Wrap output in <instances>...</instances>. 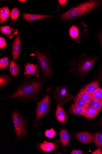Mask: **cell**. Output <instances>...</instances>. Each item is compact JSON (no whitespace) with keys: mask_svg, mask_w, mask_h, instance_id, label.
<instances>
[{"mask_svg":"<svg viewBox=\"0 0 102 154\" xmlns=\"http://www.w3.org/2000/svg\"><path fill=\"white\" fill-rule=\"evenodd\" d=\"M45 81L39 79L25 77L21 80L12 94L3 100L16 99L22 103L36 101L38 98L43 95V91Z\"/></svg>","mask_w":102,"mask_h":154,"instance_id":"obj_1","label":"cell"},{"mask_svg":"<svg viewBox=\"0 0 102 154\" xmlns=\"http://www.w3.org/2000/svg\"><path fill=\"white\" fill-rule=\"evenodd\" d=\"M99 58L98 56H90L82 52L78 58L74 59L70 62L68 72L83 79L86 77Z\"/></svg>","mask_w":102,"mask_h":154,"instance_id":"obj_2","label":"cell"},{"mask_svg":"<svg viewBox=\"0 0 102 154\" xmlns=\"http://www.w3.org/2000/svg\"><path fill=\"white\" fill-rule=\"evenodd\" d=\"M102 4V1L92 0L84 2L62 14L60 19L68 21L79 18L98 8Z\"/></svg>","mask_w":102,"mask_h":154,"instance_id":"obj_3","label":"cell"},{"mask_svg":"<svg viewBox=\"0 0 102 154\" xmlns=\"http://www.w3.org/2000/svg\"><path fill=\"white\" fill-rule=\"evenodd\" d=\"M34 50L36 58L41 70V78L45 82L51 79L53 76V70L49 56L34 47Z\"/></svg>","mask_w":102,"mask_h":154,"instance_id":"obj_4","label":"cell"},{"mask_svg":"<svg viewBox=\"0 0 102 154\" xmlns=\"http://www.w3.org/2000/svg\"><path fill=\"white\" fill-rule=\"evenodd\" d=\"M12 121L15 128L17 142L26 137L28 132L27 123L26 119L19 112L17 109L14 108L12 111Z\"/></svg>","mask_w":102,"mask_h":154,"instance_id":"obj_5","label":"cell"},{"mask_svg":"<svg viewBox=\"0 0 102 154\" xmlns=\"http://www.w3.org/2000/svg\"><path fill=\"white\" fill-rule=\"evenodd\" d=\"M50 89H47V93L44 96L42 99L37 103L36 109V116L34 120V125L36 128L41 125V119L49 112L50 108L51 99Z\"/></svg>","mask_w":102,"mask_h":154,"instance_id":"obj_6","label":"cell"},{"mask_svg":"<svg viewBox=\"0 0 102 154\" xmlns=\"http://www.w3.org/2000/svg\"><path fill=\"white\" fill-rule=\"evenodd\" d=\"M53 94L55 103L57 105H64L73 98V96L70 90L65 86L55 87Z\"/></svg>","mask_w":102,"mask_h":154,"instance_id":"obj_7","label":"cell"},{"mask_svg":"<svg viewBox=\"0 0 102 154\" xmlns=\"http://www.w3.org/2000/svg\"><path fill=\"white\" fill-rule=\"evenodd\" d=\"M22 48L20 34H19L14 40L12 47V56L13 60L17 61L19 58Z\"/></svg>","mask_w":102,"mask_h":154,"instance_id":"obj_8","label":"cell"},{"mask_svg":"<svg viewBox=\"0 0 102 154\" xmlns=\"http://www.w3.org/2000/svg\"><path fill=\"white\" fill-rule=\"evenodd\" d=\"M25 21L31 22L42 19H46L53 18L55 16L46 15H38L30 13H24L21 15Z\"/></svg>","mask_w":102,"mask_h":154,"instance_id":"obj_9","label":"cell"},{"mask_svg":"<svg viewBox=\"0 0 102 154\" xmlns=\"http://www.w3.org/2000/svg\"><path fill=\"white\" fill-rule=\"evenodd\" d=\"M76 136L79 140L83 143L89 144L93 142V135L92 133L83 132L77 134Z\"/></svg>","mask_w":102,"mask_h":154,"instance_id":"obj_10","label":"cell"},{"mask_svg":"<svg viewBox=\"0 0 102 154\" xmlns=\"http://www.w3.org/2000/svg\"><path fill=\"white\" fill-rule=\"evenodd\" d=\"M56 117L58 121L62 123H65L67 115L64 108L60 105H57L55 113Z\"/></svg>","mask_w":102,"mask_h":154,"instance_id":"obj_11","label":"cell"},{"mask_svg":"<svg viewBox=\"0 0 102 154\" xmlns=\"http://www.w3.org/2000/svg\"><path fill=\"white\" fill-rule=\"evenodd\" d=\"M21 70L20 65L13 60H11L9 71L11 75L14 77L17 76L19 74Z\"/></svg>","mask_w":102,"mask_h":154,"instance_id":"obj_12","label":"cell"},{"mask_svg":"<svg viewBox=\"0 0 102 154\" xmlns=\"http://www.w3.org/2000/svg\"><path fill=\"white\" fill-rule=\"evenodd\" d=\"M76 96L89 105L90 104L92 100V94L85 90L84 87L81 90Z\"/></svg>","mask_w":102,"mask_h":154,"instance_id":"obj_13","label":"cell"},{"mask_svg":"<svg viewBox=\"0 0 102 154\" xmlns=\"http://www.w3.org/2000/svg\"><path fill=\"white\" fill-rule=\"evenodd\" d=\"M57 146V145L55 143L47 141H44L37 145L38 149L45 152L51 151L56 148Z\"/></svg>","mask_w":102,"mask_h":154,"instance_id":"obj_14","label":"cell"},{"mask_svg":"<svg viewBox=\"0 0 102 154\" xmlns=\"http://www.w3.org/2000/svg\"><path fill=\"white\" fill-rule=\"evenodd\" d=\"M99 113V111L94 107L89 106L82 115L84 117L89 119L95 118Z\"/></svg>","mask_w":102,"mask_h":154,"instance_id":"obj_15","label":"cell"},{"mask_svg":"<svg viewBox=\"0 0 102 154\" xmlns=\"http://www.w3.org/2000/svg\"><path fill=\"white\" fill-rule=\"evenodd\" d=\"M13 79L9 74H1L0 75V89L1 90L6 88L11 84Z\"/></svg>","mask_w":102,"mask_h":154,"instance_id":"obj_16","label":"cell"},{"mask_svg":"<svg viewBox=\"0 0 102 154\" xmlns=\"http://www.w3.org/2000/svg\"><path fill=\"white\" fill-rule=\"evenodd\" d=\"M61 143L63 147H66L68 145L70 139V136L68 131L65 129L62 130L60 132Z\"/></svg>","mask_w":102,"mask_h":154,"instance_id":"obj_17","label":"cell"},{"mask_svg":"<svg viewBox=\"0 0 102 154\" xmlns=\"http://www.w3.org/2000/svg\"><path fill=\"white\" fill-rule=\"evenodd\" d=\"M0 29L3 34L6 35L10 38H12L14 35H17L18 33V30L8 26H2Z\"/></svg>","mask_w":102,"mask_h":154,"instance_id":"obj_18","label":"cell"},{"mask_svg":"<svg viewBox=\"0 0 102 154\" xmlns=\"http://www.w3.org/2000/svg\"><path fill=\"white\" fill-rule=\"evenodd\" d=\"M37 67L36 65L28 63L25 66V73L27 76L35 75L36 73Z\"/></svg>","mask_w":102,"mask_h":154,"instance_id":"obj_19","label":"cell"},{"mask_svg":"<svg viewBox=\"0 0 102 154\" xmlns=\"http://www.w3.org/2000/svg\"><path fill=\"white\" fill-rule=\"evenodd\" d=\"M69 34L70 37L74 40L77 39L80 35L79 27L76 25H72L69 28Z\"/></svg>","mask_w":102,"mask_h":154,"instance_id":"obj_20","label":"cell"},{"mask_svg":"<svg viewBox=\"0 0 102 154\" xmlns=\"http://www.w3.org/2000/svg\"><path fill=\"white\" fill-rule=\"evenodd\" d=\"M10 15V10L7 7H4L1 9L0 18L1 23L7 21Z\"/></svg>","mask_w":102,"mask_h":154,"instance_id":"obj_21","label":"cell"},{"mask_svg":"<svg viewBox=\"0 0 102 154\" xmlns=\"http://www.w3.org/2000/svg\"><path fill=\"white\" fill-rule=\"evenodd\" d=\"M86 109L72 104L69 108L68 111L70 114L73 115H82Z\"/></svg>","mask_w":102,"mask_h":154,"instance_id":"obj_22","label":"cell"},{"mask_svg":"<svg viewBox=\"0 0 102 154\" xmlns=\"http://www.w3.org/2000/svg\"><path fill=\"white\" fill-rule=\"evenodd\" d=\"M99 80L94 81L87 85L84 88L85 89L92 94L97 89L99 88Z\"/></svg>","mask_w":102,"mask_h":154,"instance_id":"obj_23","label":"cell"},{"mask_svg":"<svg viewBox=\"0 0 102 154\" xmlns=\"http://www.w3.org/2000/svg\"><path fill=\"white\" fill-rule=\"evenodd\" d=\"M75 104L80 107L86 109L90 105L86 103L80 98L76 96L74 98Z\"/></svg>","mask_w":102,"mask_h":154,"instance_id":"obj_24","label":"cell"},{"mask_svg":"<svg viewBox=\"0 0 102 154\" xmlns=\"http://www.w3.org/2000/svg\"><path fill=\"white\" fill-rule=\"evenodd\" d=\"M94 142L98 147L102 148V133H98L93 136Z\"/></svg>","mask_w":102,"mask_h":154,"instance_id":"obj_25","label":"cell"},{"mask_svg":"<svg viewBox=\"0 0 102 154\" xmlns=\"http://www.w3.org/2000/svg\"><path fill=\"white\" fill-rule=\"evenodd\" d=\"M19 11L17 8H14L12 9L10 13L11 24L15 23L19 17Z\"/></svg>","mask_w":102,"mask_h":154,"instance_id":"obj_26","label":"cell"},{"mask_svg":"<svg viewBox=\"0 0 102 154\" xmlns=\"http://www.w3.org/2000/svg\"><path fill=\"white\" fill-rule=\"evenodd\" d=\"M92 100H102V89L98 88L92 94Z\"/></svg>","mask_w":102,"mask_h":154,"instance_id":"obj_27","label":"cell"},{"mask_svg":"<svg viewBox=\"0 0 102 154\" xmlns=\"http://www.w3.org/2000/svg\"><path fill=\"white\" fill-rule=\"evenodd\" d=\"M90 106L94 107L99 111L102 109V100H92Z\"/></svg>","mask_w":102,"mask_h":154,"instance_id":"obj_28","label":"cell"},{"mask_svg":"<svg viewBox=\"0 0 102 154\" xmlns=\"http://www.w3.org/2000/svg\"><path fill=\"white\" fill-rule=\"evenodd\" d=\"M8 58L5 57L0 60V69H4L7 67L9 65Z\"/></svg>","mask_w":102,"mask_h":154,"instance_id":"obj_29","label":"cell"},{"mask_svg":"<svg viewBox=\"0 0 102 154\" xmlns=\"http://www.w3.org/2000/svg\"><path fill=\"white\" fill-rule=\"evenodd\" d=\"M56 134V133L53 129L47 130L45 133V136L50 139L52 138Z\"/></svg>","mask_w":102,"mask_h":154,"instance_id":"obj_30","label":"cell"},{"mask_svg":"<svg viewBox=\"0 0 102 154\" xmlns=\"http://www.w3.org/2000/svg\"><path fill=\"white\" fill-rule=\"evenodd\" d=\"M7 46V44L5 39L1 37L0 38V49L1 50H4L6 48Z\"/></svg>","mask_w":102,"mask_h":154,"instance_id":"obj_31","label":"cell"},{"mask_svg":"<svg viewBox=\"0 0 102 154\" xmlns=\"http://www.w3.org/2000/svg\"><path fill=\"white\" fill-rule=\"evenodd\" d=\"M98 40L102 49V30L99 33L98 35Z\"/></svg>","mask_w":102,"mask_h":154,"instance_id":"obj_32","label":"cell"},{"mask_svg":"<svg viewBox=\"0 0 102 154\" xmlns=\"http://www.w3.org/2000/svg\"><path fill=\"white\" fill-rule=\"evenodd\" d=\"M67 1H65V0H59L58 1V3H59V5L61 6H65L67 3Z\"/></svg>","mask_w":102,"mask_h":154,"instance_id":"obj_33","label":"cell"},{"mask_svg":"<svg viewBox=\"0 0 102 154\" xmlns=\"http://www.w3.org/2000/svg\"><path fill=\"white\" fill-rule=\"evenodd\" d=\"M83 152L82 150L74 149L73 150L71 153V154H82Z\"/></svg>","mask_w":102,"mask_h":154,"instance_id":"obj_34","label":"cell"},{"mask_svg":"<svg viewBox=\"0 0 102 154\" xmlns=\"http://www.w3.org/2000/svg\"><path fill=\"white\" fill-rule=\"evenodd\" d=\"M91 154H102V150L100 148H98L97 150L93 152Z\"/></svg>","mask_w":102,"mask_h":154,"instance_id":"obj_35","label":"cell"},{"mask_svg":"<svg viewBox=\"0 0 102 154\" xmlns=\"http://www.w3.org/2000/svg\"><path fill=\"white\" fill-rule=\"evenodd\" d=\"M98 77L99 80H100L102 82V67L101 68L100 71L99 72Z\"/></svg>","mask_w":102,"mask_h":154,"instance_id":"obj_36","label":"cell"},{"mask_svg":"<svg viewBox=\"0 0 102 154\" xmlns=\"http://www.w3.org/2000/svg\"><path fill=\"white\" fill-rule=\"evenodd\" d=\"M19 1L21 3H24L26 1L25 0V1H24V0H21V1L20 0V1Z\"/></svg>","mask_w":102,"mask_h":154,"instance_id":"obj_37","label":"cell"},{"mask_svg":"<svg viewBox=\"0 0 102 154\" xmlns=\"http://www.w3.org/2000/svg\"><path fill=\"white\" fill-rule=\"evenodd\" d=\"M101 124H102V120H101Z\"/></svg>","mask_w":102,"mask_h":154,"instance_id":"obj_38","label":"cell"}]
</instances>
